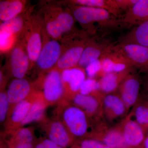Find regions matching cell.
I'll use <instances>...</instances> for the list:
<instances>
[{"label": "cell", "mask_w": 148, "mask_h": 148, "mask_svg": "<svg viewBox=\"0 0 148 148\" xmlns=\"http://www.w3.org/2000/svg\"><path fill=\"white\" fill-rule=\"evenodd\" d=\"M73 16L90 36L110 34L124 29L120 18L102 9L69 5Z\"/></svg>", "instance_id": "6da1fadb"}, {"label": "cell", "mask_w": 148, "mask_h": 148, "mask_svg": "<svg viewBox=\"0 0 148 148\" xmlns=\"http://www.w3.org/2000/svg\"><path fill=\"white\" fill-rule=\"evenodd\" d=\"M44 12L42 20L44 27L47 34L51 38L59 41H65L81 31L75 27L76 20L70 8L63 10L60 8L47 7Z\"/></svg>", "instance_id": "7a4b0ae2"}, {"label": "cell", "mask_w": 148, "mask_h": 148, "mask_svg": "<svg viewBox=\"0 0 148 148\" xmlns=\"http://www.w3.org/2000/svg\"><path fill=\"white\" fill-rule=\"evenodd\" d=\"M54 117L61 121L68 131L77 140L85 136L88 128L86 114L82 109L64 100L58 103L53 111Z\"/></svg>", "instance_id": "3957f363"}, {"label": "cell", "mask_w": 148, "mask_h": 148, "mask_svg": "<svg viewBox=\"0 0 148 148\" xmlns=\"http://www.w3.org/2000/svg\"><path fill=\"white\" fill-rule=\"evenodd\" d=\"M35 89L40 91L47 106L57 105L64 100L65 92L61 73L52 70L40 75L34 83Z\"/></svg>", "instance_id": "277c9868"}, {"label": "cell", "mask_w": 148, "mask_h": 148, "mask_svg": "<svg viewBox=\"0 0 148 148\" xmlns=\"http://www.w3.org/2000/svg\"><path fill=\"white\" fill-rule=\"evenodd\" d=\"M89 36L82 31L65 42L61 56L53 70L63 72L77 68Z\"/></svg>", "instance_id": "5b68a950"}, {"label": "cell", "mask_w": 148, "mask_h": 148, "mask_svg": "<svg viewBox=\"0 0 148 148\" xmlns=\"http://www.w3.org/2000/svg\"><path fill=\"white\" fill-rule=\"evenodd\" d=\"M109 35H97L89 37L77 68L85 69L89 64L99 60L116 45L118 41H113Z\"/></svg>", "instance_id": "8992f818"}, {"label": "cell", "mask_w": 148, "mask_h": 148, "mask_svg": "<svg viewBox=\"0 0 148 148\" xmlns=\"http://www.w3.org/2000/svg\"><path fill=\"white\" fill-rule=\"evenodd\" d=\"M36 123L44 137L62 147H70L77 140L63 123L54 117L49 118L45 116Z\"/></svg>", "instance_id": "52a82bcc"}, {"label": "cell", "mask_w": 148, "mask_h": 148, "mask_svg": "<svg viewBox=\"0 0 148 148\" xmlns=\"http://www.w3.org/2000/svg\"><path fill=\"white\" fill-rule=\"evenodd\" d=\"M43 27L41 18L31 15L23 37L30 59V70L34 66L42 48Z\"/></svg>", "instance_id": "ba28073f"}, {"label": "cell", "mask_w": 148, "mask_h": 148, "mask_svg": "<svg viewBox=\"0 0 148 148\" xmlns=\"http://www.w3.org/2000/svg\"><path fill=\"white\" fill-rule=\"evenodd\" d=\"M42 48L35 65L39 75L47 73L53 70L58 62L63 50V45L59 41L48 37L45 29L42 30ZM34 65V66H35Z\"/></svg>", "instance_id": "9c48e42d"}, {"label": "cell", "mask_w": 148, "mask_h": 148, "mask_svg": "<svg viewBox=\"0 0 148 148\" xmlns=\"http://www.w3.org/2000/svg\"><path fill=\"white\" fill-rule=\"evenodd\" d=\"M9 58V75L14 79L25 78L30 71V62L23 38L18 40L12 49Z\"/></svg>", "instance_id": "30bf717a"}, {"label": "cell", "mask_w": 148, "mask_h": 148, "mask_svg": "<svg viewBox=\"0 0 148 148\" xmlns=\"http://www.w3.org/2000/svg\"><path fill=\"white\" fill-rule=\"evenodd\" d=\"M39 95V91L36 90L29 98L18 103L14 108L4 123V131L2 135L9 134L21 127L22 122Z\"/></svg>", "instance_id": "8fae6325"}, {"label": "cell", "mask_w": 148, "mask_h": 148, "mask_svg": "<svg viewBox=\"0 0 148 148\" xmlns=\"http://www.w3.org/2000/svg\"><path fill=\"white\" fill-rule=\"evenodd\" d=\"M115 48L119 51L140 72H148V47L136 44H117Z\"/></svg>", "instance_id": "7c38bea8"}, {"label": "cell", "mask_w": 148, "mask_h": 148, "mask_svg": "<svg viewBox=\"0 0 148 148\" xmlns=\"http://www.w3.org/2000/svg\"><path fill=\"white\" fill-rule=\"evenodd\" d=\"M35 90L34 84L25 78L14 79L6 90L10 104L8 114L17 104L29 98Z\"/></svg>", "instance_id": "4fadbf2b"}, {"label": "cell", "mask_w": 148, "mask_h": 148, "mask_svg": "<svg viewBox=\"0 0 148 148\" xmlns=\"http://www.w3.org/2000/svg\"><path fill=\"white\" fill-rule=\"evenodd\" d=\"M61 73L65 92L64 100L71 101L75 95L79 93L81 86L86 79L84 71L76 68L65 70Z\"/></svg>", "instance_id": "5bb4252c"}, {"label": "cell", "mask_w": 148, "mask_h": 148, "mask_svg": "<svg viewBox=\"0 0 148 148\" xmlns=\"http://www.w3.org/2000/svg\"><path fill=\"white\" fill-rule=\"evenodd\" d=\"M99 60L102 66V71L104 74L121 72L133 68L127 58L115 48V46Z\"/></svg>", "instance_id": "9a60e30c"}, {"label": "cell", "mask_w": 148, "mask_h": 148, "mask_svg": "<svg viewBox=\"0 0 148 148\" xmlns=\"http://www.w3.org/2000/svg\"><path fill=\"white\" fill-rule=\"evenodd\" d=\"M148 20V0H138L121 18L124 29H131Z\"/></svg>", "instance_id": "2e32d148"}, {"label": "cell", "mask_w": 148, "mask_h": 148, "mask_svg": "<svg viewBox=\"0 0 148 148\" xmlns=\"http://www.w3.org/2000/svg\"><path fill=\"white\" fill-rule=\"evenodd\" d=\"M132 71L119 85L122 100L127 106L133 105L137 101L140 88V80L138 76L131 73Z\"/></svg>", "instance_id": "e0dca14e"}, {"label": "cell", "mask_w": 148, "mask_h": 148, "mask_svg": "<svg viewBox=\"0 0 148 148\" xmlns=\"http://www.w3.org/2000/svg\"><path fill=\"white\" fill-rule=\"evenodd\" d=\"M117 44H136L148 47V20L130 29L120 38Z\"/></svg>", "instance_id": "ac0fdd59"}, {"label": "cell", "mask_w": 148, "mask_h": 148, "mask_svg": "<svg viewBox=\"0 0 148 148\" xmlns=\"http://www.w3.org/2000/svg\"><path fill=\"white\" fill-rule=\"evenodd\" d=\"M31 15L28 12H23L15 18L1 23L0 30L8 32L17 40L24 37L27 24Z\"/></svg>", "instance_id": "d6986e66"}, {"label": "cell", "mask_w": 148, "mask_h": 148, "mask_svg": "<svg viewBox=\"0 0 148 148\" xmlns=\"http://www.w3.org/2000/svg\"><path fill=\"white\" fill-rule=\"evenodd\" d=\"M123 137L126 144L131 147H140L145 141V131L137 122L130 121L125 125Z\"/></svg>", "instance_id": "ffe728a7"}, {"label": "cell", "mask_w": 148, "mask_h": 148, "mask_svg": "<svg viewBox=\"0 0 148 148\" xmlns=\"http://www.w3.org/2000/svg\"><path fill=\"white\" fill-rule=\"evenodd\" d=\"M27 1L23 0H7L0 2V20L6 22L25 12Z\"/></svg>", "instance_id": "44dd1931"}, {"label": "cell", "mask_w": 148, "mask_h": 148, "mask_svg": "<svg viewBox=\"0 0 148 148\" xmlns=\"http://www.w3.org/2000/svg\"><path fill=\"white\" fill-rule=\"evenodd\" d=\"M134 68H130L123 71L104 74L100 81V89L106 92H112L117 88L125 77L132 71Z\"/></svg>", "instance_id": "7402d4cb"}, {"label": "cell", "mask_w": 148, "mask_h": 148, "mask_svg": "<svg viewBox=\"0 0 148 148\" xmlns=\"http://www.w3.org/2000/svg\"><path fill=\"white\" fill-rule=\"evenodd\" d=\"M70 4L101 8L108 11L118 18H121L122 13L117 6L115 0H73Z\"/></svg>", "instance_id": "603a6c76"}, {"label": "cell", "mask_w": 148, "mask_h": 148, "mask_svg": "<svg viewBox=\"0 0 148 148\" xmlns=\"http://www.w3.org/2000/svg\"><path fill=\"white\" fill-rule=\"evenodd\" d=\"M4 142L12 143H34L37 138L33 126L20 127L6 135H2Z\"/></svg>", "instance_id": "cb8c5ba5"}, {"label": "cell", "mask_w": 148, "mask_h": 148, "mask_svg": "<svg viewBox=\"0 0 148 148\" xmlns=\"http://www.w3.org/2000/svg\"><path fill=\"white\" fill-rule=\"evenodd\" d=\"M48 107L40 92L38 97L33 104L29 114L22 122L21 127L33 123L38 122L46 116L45 111Z\"/></svg>", "instance_id": "d4e9b609"}, {"label": "cell", "mask_w": 148, "mask_h": 148, "mask_svg": "<svg viewBox=\"0 0 148 148\" xmlns=\"http://www.w3.org/2000/svg\"><path fill=\"white\" fill-rule=\"evenodd\" d=\"M74 105L84 111L86 114H91L94 113L98 108V104L97 100L90 95H83L77 94L71 101Z\"/></svg>", "instance_id": "484cf974"}, {"label": "cell", "mask_w": 148, "mask_h": 148, "mask_svg": "<svg viewBox=\"0 0 148 148\" xmlns=\"http://www.w3.org/2000/svg\"><path fill=\"white\" fill-rule=\"evenodd\" d=\"M104 145L111 148H126L129 147L123 135L117 131L110 132L103 138Z\"/></svg>", "instance_id": "4316f807"}, {"label": "cell", "mask_w": 148, "mask_h": 148, "mask_svg": "<svg viewBox=\"0 0 148 148\" xmlns=\"http://www.w3.org/2000/svg\"><path fill=\"white\" fill-rule=\"evenodd\" d=\"M122 100L116 95H108L104 99L105 106L110 109L115 114L120 116L124 113L125 106Z\"/></svg>", "instance_id": "83f0119b"}, {"label": "cell", "mask_w": 148, "mask_h": 148, "mask_svg": "<svg viewBox=\"0 0 148 148\" xmlns=\"http://www.w3.org/2000/svg\"><path fill=\"white\" fill-rule=\"evenodd\" d=\"M137 122L144 131H148V105L139 106L135 111Z\"/></svg>", "instance_id": "f1b7e54d"}, {"label": "cell", "mask_w": 148, "mask_h": 148, "mask_svg": "<svg viewBox=\"0 0 148 148\" xmlns=\"http://www.w3.org/2000/svg\"><path fill=\"white\" fill-rule=\"evenodd\" d=\"M10 108L6 90H1L0 92V122L3 124L5 122Z\"/></svg>", "instance_id": "f546056e"}, {"label": "cell", "mask_w": 148, "mask_h": 148, "mask_svg": "<svg viewBox=\"0 0 148 148\" xmlns=\"http://www.w3.org/2000/svg\"><path fill=\"white\" fill-rule=\"evenodd\" d=\"M104 144L100 141L92 138L77 140L69 148H100Z\"/></svg>", "instance_id": "4dcf8cb0"}, {"label": "cell", "mask_w": 148, "mask_h": 148, "mask_svg": "<svg viewBox=\"0 0 148 148\" xmlns=\"http://www.w3.org/2000/svg\"><path fill=\"white\" fill-rule=\"evenodd\" d=\"M100 89L99 82L93 79L89 78L85 80L83 83L79 93L83 95H90V93Z\"/></svg>", "instance_id": "1f68e13d"}, {"label": "cell", "mask_w": 148, "mask_h": 148, "mask_svg": "<svg viewBox=\"0 0 148 148\" xmlns=\"http://www.w3.org/2000/svg\"><path fill=\"white\" fill-rule=\"evenodd\" d=\"M34 148H64L58 145L44 137L37 138Z\"/></svg>", "instance_id": "d6a6232c"}, {"label": "cell", "mask_w": 148, "mask_h": 148, "mask_svg": "<svg viewBox=\"0 0 148 148\" xmlns=\"http://www.w3.org/2000/svg\"><path fill=\"white\" fill-rule=\"evenodd\" d=\"M138 1V0H115L117 6L122 13L123 15L132 8Z\"/></svg>", "instance_id": "836d02e7"}, {"label": "cell", "mask_w": 148, "mask_h": 148, "mask_svg": "<svg viewBox=\"0 0 148 148\" xmlns=\"http://www.w3.org/2000/svg\"><path fill=\"white\" fill-rule=\"evenodd\" d=\"M85 70L89 78L93 79L99 72L102 71V66L100 60L89 64L86 67Z\"/></svg>", "instance_id": "e575fe53"}, {"label": "cell", "mask_w": 148, "mask_h": 148, "mask_svg": "<svg viewBox=\"0 0 148 148\" xmlns=\"http://www.w3.org/2000/svg\"><path fill=\"white\" fill-rule=\"evenodd\" d=\"M4 143L6 148H34L35 143H12L5 142Z\"/></svg>", "instance_id": "d590c367"}, {"label": "cell", "mask_w": 148, "mask_h": 148, "mask_svg": "<svg viewBox=\"0 0 148 148\" xmlns=\"http://www.w3.org/2000/svg\"><path fill=\"white\" fill-rule=\"evenodd\" d=\"M143 148H148V137H147L145 139V141L143 143Z\"/></svg>", "instance_id": "8d00e7d4"}, {"label": "cell", "mask_w": 148, "mask_h": 148, "mask_svg": "<svg viewBox=\"0 0 148 148\" xmlns=\"http://www.w3.org/2000/svg\"><path fill=\"white\" fill-rule=\"evenodd\" d=\"M1 148H6L5 143L3 140L1 141Z\"/></svg>", "instance_id": "74e56055"}, {"label": "cell", "mask_w": 148, "mask_h": 148, "mask_svg": "<svg viewBox=\"0 0 148 148\" xmlns=\"http://www.w3.org/2000/svg\"><path fill=\"white\" fill-rule=\"evenodd\" d=\"M146 73V86L148 90V72Z\"/></svg>", "instance_id": "f35d334b"}, {"label": "cell", "mask_w": 148, "mask_h": 148, "mask_svg": "<svg viewBox=\"0 0 148 148\" xmlns=\"http://www.w3.org/2000/svg\"><path fill=\"white\" fill-rule=\"evenodd\" d=\"M100 148H111L110 147H108V146L105 145H104L103 146H102Z\"/></svg>", "instance_id": "ab89813d"}, {"label": "cell", "mask_w": 148, "mask_h": 148, "mask_svg": "<svg viewBox=\"0 0 148 148\" xmlns=\"http://www.w3.org/2000/svg\"><path fill=\"white\" fill-rule=\"evenodd\" d=\"M126 148H143V146L141 147H138V148H135V147H128Z\"/></svg>", "instance_id": "60d3db41"}, {"label": "cell", "mask_w": 148, "mask_h": 148, "mask_svg": "<svg viewBox=\"0 0 148 148\" xmlns=\"http://www.w3.org/2000/svg\"></svg>", "instance_id": "b9f144b4"}]
</instances>
